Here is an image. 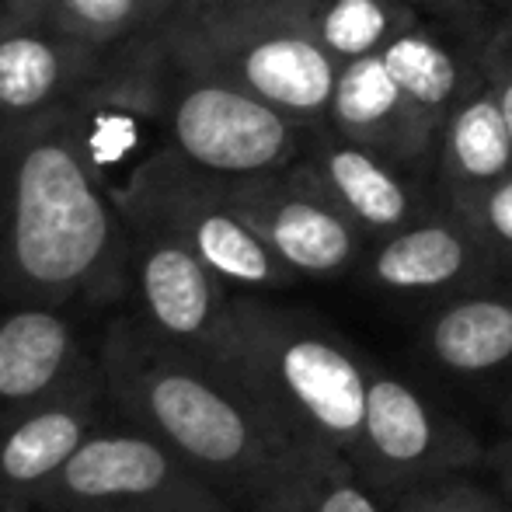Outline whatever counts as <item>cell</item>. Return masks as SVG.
<instances>
[{"instance_id": "1", "label": "cell", "mask_w": 512, "mask_h": 512, "mask_svg": "<svg viewBox=\"0 0 512 512\" xmlns=\"http://www.w3.org/2000/svg\"><path fill=\"white\" fill-rule=\"evenodd\" d=\"M126 293V220L91 157L88 102L25 126L0 161V300L63 307Z\"/></svg>"}, {"instance_id": "2", "label": "cell", "mask_w": 512, "mask_h": 512, "mask_svg": "<svg viewBox=\"0 0 512 512\" xmlns=\"http://www.w3.org/2000/svg\"><path fill=\"white\" fill-rule=\"evenodd\" d=\"M98 370L119 415L248 509L300 446L216 359L154 335L140 317L108 324Z\"/></svg>"}, {"instance_id": "3", "label": "cell", "mask_w": 512, "mask_h": 512, "mask_svg": "<svg viewBox=\"0 0 512 512\" xmlns=\"http://www.w3.org/2000/svg\"><path fill=\"white\" fill-rule=\"evenodd\" d=\"M216 363L297 443H324L356 460L366 422L370 352L324 317L237 293Z\"/></svg>"}, {"instance_id": "4", "label": "cell", "mask_w": 512, "mask_h": 512, "mask_svg": "<svg viewBox=\"0 0 512 512\" xmlns=\"http://www.w3.org/2000/svg\"><path fill=\"white\" fill-rule=\"evenodd\" d=\"M95 98L119 112L161 122L164 147L220 178L290 168L304 154L310 129L251 91L185 60L161 32L119 56Z\"/></svg>"}, {"instance_id": "5", "label": "cell", "mask_w": 512, "mask_h": 512, "mask_svg": "<svg viewBox=\"0 0 512 512\" xmlns=\"http://www.w3.org/2000/svg\"><path fill=\"white\" fill-rule=\"evenodd\" d=\"M164 42L196 67L304 126H321L335 95L342 63L321 46L300 0L248 11H196L161 28Z\"/></svg>"}, {"instance_id": "6", "label": "cell", "mask_w": 512, "mask_h": 512, "mask_svg": "<svg viewBox=\"0 0 512 512\" xmlns=\"http://www.w3.org/2000/svg\"><path fill=\"white\" fill-rule=\"evenodd\" d=\"M115 192L122 216L150 220L182 237L192 251L237 293H276L300 283V276L262 241L227 192V178L203 171L157 147Z\"/></svg>"}, {"instance_id": "7", "label": "cell", "mask_w": 512, "mask_h": 512, "mask_svg": "<svg viewBox=\"0 0 512 512\" xmlns=\"http://www.w3.org/2000/svg\"><path fill=\"white\" fill-rule=\"evenodd\" d=\"M42 512H234L209 478L143 429L102 425L35 499Z\"/></svg>"}, {"instance_id": "8", "label": "cell", "mask_w": 512, "mask_h": 512, "mask_svg": "<svg viewBox=\"0 0 512 512\" xmlns=\"http://www.w3.org/2000/svg\"><path fill=\"white\" fill-rule=\"evenodd\" d=\"M485 460L492 453L471 425L370 356L363 443L352 464L380 499L391 502L408 488L467 474Z\"/></svg>"}, {"instance_id": "9", "label": "cell", "mask_w": 512, "mask_h": 512, "mask_svg": "<svg viewBox=\"0 0 512 512\" xmlns=\"http://www.w3.org/2000/svg\"><path fill=\"white\" fill-rule=\"evenodd\" d=\"M112 67L115 56L70 32L42 0H0V119L11 126L84 105Z\"/></svg>"}, {"instance_id": "10", "label": "cell", "mask_w": 512, "mask_h": 512, "mask_svg": "<svg viewBox=\"0 0 512 512\" xmlns=\"http://www.w3.org/2000/svg\"><path fill=\"white\" fill-rule=\"evenodd\" d=\"M126 220V293L136 317L154 335L216 359L227 335L237 290L171 230L150 220Z\"/></svg>"}, {"instance_id": "11", "label": "cell", "mask_w": 512, "mask_h": 512, "mask_svg": "<svg viewBox=\"0 0 512 512\" xmlns=\"http://www.w3.org/2000/svg\"><path fill=\"white\" fill-rule=\"evenodd\" d=\"M506 276L488 241L460 209L439 199L408 227L370 241L356 276L377 297L429 310L464 290Z\"/></svg>"}, {"instance_id": "12", "label": "cell", "mask_w": 512, "mask_h": 512, "mask_svg": "<svg viewBox=\"0 0 512 512\" xmlns=\"http://www.w3.org/2000/svg\"><path fill=\"white\" fill-rule=\"evenodd\" d=\"M227 192L244 220L300 279L356 276L370 241L300 161L269 175L227 178Z\"/></svg>"}, {"instance_id": "13", "label": "cell", "mask_w": 512, "mask_h": 512, "mask_svg": "<svg viewBox=\"0 0 512 512\" xmlns=\"http://www.w3.org/2000/svg\"><path fill=\"white\" fill-rule=\"evenodd\" d=\"M502 7L506 4H485V0L422 4L408 32L384 49L394 77L439 122L460 98L488 81V42Z\"/></svg>"}, {"instance_id": "14", "label": "cell", "mask_w": 512, "mask_h": 512, "mask_svg": "<svg viewBox=\"0 0 512 512\" xmlns=\"http://www.w3.org/2000/svg\"><path fill=\"white\" fill-rule=\"evenodd\" d=\"M300 168L366 234V241L408 227L439 203L432 178L335 133L328 122L307 129Z\"/></svg>"}, {"instance_id": "15", "label": "cell", "mask_w": 512, "mask_h": 512, "mask_svg": "<svg viewBox=\"0 0 512 512\" xmlns=\"http://www.w3.org/2000/svg\"><path fill=\"white\" fill-rule=\"evenodd\" d=\"M415 356L457 384H512V272L422 310Z\"/></svg>"}, {"instance_id": "16", "label": "cell", "mask_w": 512, "mask_h": 512, "mask_svg": "<svg viewBox=\"0 0 512 512\" xmlns=\"http://www.w3.org/2000/svg\"><path fill=\"white\" fill-rule=\"evenodd\" d=\"M324 122L335 133L432 178L439 119L408 95L405 84L387 67L384 53L342 63Z\"/></svg>"}, {"instance_id": "17", "label": "cell", "mask_w": 512, "mask_h": 512, "mask_svg": "<svg viewBox=\"0 0 512 512\" xmlns=\"http://www.w3.org/2000/svg\"><path fill=\"white\" fill-rule=\"evenodd\" d=\"M102 380L74 324L56 307H14L0 317V418L46 405Z\"/></svg>"}, {"instance_id": "18", "label": "cell", "mask_w": 512, "mask_h": 512, "mask_svg": "<svg viewBox=\"0 0 512 512\" xmlns=\"http://www.w3.org/2000/svg\"><path fill=\"white\" fill-rule=\"evenodd\" d=\"M105 380L0 418V495L35 509L42 488L105 425Z\"/></svg>"}, {"instance_id": "19", "label": "cell", "mask_w": 512, "mask_h": 512, "mask_svg": "<svg viewBox=\"0 0 512 512\" xmlns=\"http://www.w3.org/2000/svg\"><path fill=\"white\" fill-rule=\"evenodd\" d=\"M512 175V133L492 84L460 98L439 122L432 185L446 206H464Z\"/></svg>"}, {"instance_id": "20", "label": "cell", "mask_w": 512, "mask_h": 512, "mask_svg": "<svg viewBox=\"0 0 512 512\" xmlns=\"http://www.w3.org/2000/svg\"><path fill=\"white\" fill-rule=\"evenodd\" d=\"M251 512H391L335 446L300 443Z\"/></svg>"}, {"instance_id": "21", "label": "cell", "mask_w": 512, "mask_h": 512, "mask_svg": "<svg viewBox=\"0 0 512 512\" xmlns=\"http://www.w3.org/2000/svg\"><path fill=\"white\" fill-rule=\"evenodd\" d=\"M321 46L338 63L377 56L411 28L422 4L411 0H300Z\"/></svg>"}, {"instance_id": "22", "label": "cell", "mask_w": 512, "mask_h": 512, "mask_svg": "<svg viewBox=\"0 0 512 512\" xmlns=\"http://www.w3.org/2000/svg\"><path fill=\"white\" fill-rule=\"evenodd\" d=\"M63 25L108 56H126L171 21L168 0H42Z\"/></svg>"}, {"instance_id": "23", "label": "cell", "mask_w": 512, "mask_h": 512, "mask_svg": "<svg viewBox=\"0 0 512 512\" xmlns=\"http://www.w3.org/2000/svg\"><path fill=\"white\" fill-rule=\"evenodd\" d=\"M387 509L391 512H512V499L506 492H492V488L474 485L464 474H453V478H439L429 481V485H418L394 495L387 502Z\"/></svg>"}, {"instance_id": "24", "label": "cell", "mask_w": 512, "mask_h": 512, "mask_svg": "<svg viewBox=\"0 0 512 512\" xmlns=\"http://www.w3.org/2000/svg\"><path fill=\"white\" fill-rule=\"evenodd\" d=\"M453 209H460L478 227V234L488 241L495 258L506 265V272H512V175L492 185L488 192H481V196H474L471 203Z\"/></svg>"}, {"instance_id": "25", "label": "cell", "mask_w": 512, "mask_h": 512, "mask_svg": "<svg viewBox=\"0 0 512 512\" xmlns=\"http://www.w3.org/2000/svg\"><path fill=\"white\" fill-rule=\"evenodd\" d=\"M485 74H488V84H492L495 98H499L502 112H506L509 133H512V0L499 11V18H495Z\"/></svg>"}, {"instance_id": "26", "label": "cell", "mask_w": 512, "mask_h": 512, "mask_svg": "<svg viewBox=\"0 0 512 512\" xmlns=\"http://www.w3.org/2000/svg\"><path fill=\"white\" fill-rule=\"evenodd\" d=\"M492 467H495V474H499V481H502V492L512 499V429H509V436L502 439V446L492 453Z\"/></svg>"}, {"instance_id": "27", "label": "cell", "mask_w": 512, "mask_h": 512, "mask_svg": "<svg viewBox=\"0 0 512 512\" xmlns=\"http://www.w3.org/2000/svg\"><path fill=\"white\" fill-rule=\"evenodd\" d=\"M272 4H286V0H203L196 11H248V7H272ZM196 11H189V14H196Z\"/></svg>"}, {"instance_id": "28", "label": "cell", "mask_w": 512, "mask_h": 512, "mask_svg": "<svg viewBox=\"0 0 512 512\" xmlns=\"http://www.w3.org/2000/svg\"><path fill=\"white\" fill-rule=\"evenodd\" d=\"M168 4H171V21H175V18H182V14L196 11L203 0H168Z\"/></svg>"}, {"instance_id": "29", "label": "cell", "mask_w": 512, "mask_h": 512, "mask_svg": "<svg viewBox=\"0 0 512 512\" xmlns=\"http://www.w3.org/2000/svg\"><path fill=\"white\" fill-rule=\"evenodd\" d=\"M0 512H32V506L21 499H7V495H0Z\"/></svg>"}, {"instance_id": "30", "label": "cell", "mask_w": 512, "mask_h": 512, "mask_svg": "<svg viewBox=\"0 0 512 512\" xmlns=\"http://www.w3.org/2000/svg\"><path fill=\"white\" fill-rule=\"evenodd\" d=\"M502 415H506V422H509V429H512V384L506 387V391H502Z\"/></svg>"}, {"instance_id": "31", "label": "cell", "mask_w": 512, "mask_h": 512, "mask_svg": "<svg viewBox=\"0 0 512 512\" xmlns=\"http://www.w3.org/2000/svg\"><path fill=\"white\" fill-rule=\"evenodd\" d=\"M411 4H453V0H411ZM485 4H509V0H485Z\"/></svg>"}]
</instances>
